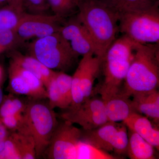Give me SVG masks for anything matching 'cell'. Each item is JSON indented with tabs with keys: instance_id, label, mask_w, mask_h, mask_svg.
<instances>
[{
	"instance_id": "obj_1",
	"label": "cell",
	"mask_w": 159,
	"mask_h": 159,
	"mask_svg": "<svg viewBox=\"0 0 159 159\" xmlns=\"http://www.w3.org/2000/svg\"><path fill=\"white\" fill-rule=\"evenodd\" d=\"M77 17L86 28L102 59L119 31V15L99 0H84L78 5Z\"/></svg>"
},
{
	"instance_id": "obj_2",
	"label": "cell",
	"mask_w": 159,
	"mask_h": 159,
	"mask_svg": "<svg viewBox=\"0 0 159 159\" xmlns=\"http://www.w3.org/2000/svg\"><path fill=\"white\" fill-rule=\"evenodd\" d=\"M124 81L122 92L129 97L139 93L157 89L159 43H138Z\"/></svg>"
},
{
	"instance_id": "obj_3",
	"label": "cell",
	"mask_w": 159,
	"mask_h": 159,
	"mask_svg": "<svg viewBox=\"0 0 159 159\" xmlns=\"http://www.w3.org/2000/svg\"><path fill=\"white\" fill-rule=\"evenodd\" d=\"M138 43L123 34L107 50L101 65L104 77L99 89L101 97L121 91L120 86L125 80Z\"/></svg>"
},
{
	"instance_id": "obj_4",
	"label": "cell",
	"mask_w": 159,
	"mask_h": 159,
	"mask_svg": "<svg viewBox=\"0 0 159 159\" xmlns=\"http://www.w3.org/2000/svg\"><path fill=\"white\" fill-rule=\"evenodd\" d=\"M28 49L30 55L53 70H69L79 57L59 32L36 39Z\"/></svg>"
},
{
	"instance_id": "obj_5",
	"label": "cell",
	"mask_w": 159,
	"mask_h": 159,
	"mask_svg": "<svg viewBox=\"0 0 159 159\" xmlns=\"http://www.w3.org/2000/svg\"><path fill=\"white\" fill-rule=\"evenodd\" d=\"M119 31L136 42L159 43V1L148 9L119 15Z\"/></svg>"
},
{
	"instance_id": "obj_6",
	"label": "cell",
	"mask_w": 159,
	"mask_h": 159,
	"mask_svg": "<svg viewBox=\"0 0 159 159\" xmlns=\"http://www.w3.org/2000/svg\"><path fill=\"white\" fill-rule=\"evenodd\" d=\"M24 115L25 125L34 140L36 157H40L45 153L58 124L56 114L48 104L33 102L26 105Z\"/></svg>"
},
{
	"instance_id": "obj_7",
	"label": "cell",
	"mask_w": 159,
	"mask_h": 159,
	"mask_svg": "<svg viewBox=\"0 0 159 159\" xmlns=\"http://www.w3.org/2000/svg\"><path fill=\"white\" fill-rule=\"evenodd\" d=\"M81 139L107 152L122 155L126 153L128 130L123 122L108 121L92 130H83Z\"/></svg>"
},
{
	"instance_id": "obj_8",
	"label": "cell",
	"mask_w": 159,
	"mask_h": 159,
	"mask_svg": "<svg viewBox=\"0 0 159 159\" xmlns=\"http://www.w3.org/2000/svg\"><path fill=\"white\" fill-rule=\"evenodd\" d=\"M82 130L68 121L58 123L46 150L50 159H77V147Z\"/></svg>"
},
{
	"instance_id": "obj_9",
	"label": "cell",
	"mask_w": 159,
	"mask_h": 159,
	"mask_svg": "<svg viewBox=\"0 0 159 159\" xmlns=\"http://www.w3.org/2000/svg\"><path fill=\"white\" fill-rule=\"evenodd\" d=\"M65 19L55 15L32 14L25 12L14 29L23 42L36 38H41L59 32Z\"/></svg>"
},
{
	"instance_id": "obj_10",
	"label": "cell",
	"mask_w": 159,
	"mask_h": 159,
	"mask_svg": "<svg viewBox=\"0 0 159 159\" xmlns=\"http://www.w3.org/2000/svg\"><path fill=\"white\" fill-rule=\"evenodd\" d=\"M61 116L72 124L80 125L84 130H92L108 122L101 98L90 97L78 106L68 108Z\"/></svg>"
},
{
	"instance_id": "obj_11",
	"label": "cell",
	"mask_w": 159,
	"mask_h": 159,
	"mask_svg": "<svg viewBox=\"0 0 159 159\" xmlns=\"http://www.w3.org/2000/svg\"><path fill=\"white\" fill-rule=\"evenodd\" d=\"M9 86L15 94L34 99L48 98L47 89L36 76L10 61L9 68Z\"/></svg>"
},
{
	"instance_id": "obj_12",
	"label": "cell",
	"mask_w": 159,
	"mask_h": 159,
	"mask_svg": "<svg viewBox=\"0 0 159 159\" xmlns=\"http://www.w3.org/2000/svg\"><path fill=\"white\" fill-rule=\"evenodd\" d=\"M59 33L68 42L78 56L96 54V48L93 40L77 16L65 22L60 29Z\"/></svg>"
},
{
	"instance_id": "obj_13",
	"label": "cell",
	"mask_w": 159,
	"mask_h": 159,
	"mask_svg": "<svg viewBox=\"0 0 159 159\" xmlns=\"http://www.w3.org/2000/svg\"><path fill=\"white\" fill-rule=\"evenodd\" d=\"M94 55L89 54L82 56L72 76L80 84L84 101L91 97L94 82L101 70L102 60Z\"/></svg>"
},
{
	"instance_id": "obj_14",
	"label": "cell",
	"mask_w": 159,
	"mask_h": 159,
	"mask_svg": "<svg viewBox=\"0 0 159 159\" xmlns=\"http://www.w3.org/2000/svg\"><path fill=\"white\" fill-rule=\"evenodd\" d=\"M101 99L104 102L108 121L123 122L132 113L135 112L130 97L122 91L101 97Z\"/></svg>"
},
{
	"instance_id": "obj_15",
	"label": "cell",
	"mask_w": 159,
	"mask_h": 159,
	"mask_svg": "<svg viewBox=\"0 0 159 159\" xmlns=\"http://www.w3.org/2000/svg\"><path fill=\"white\" fill-rule=\"evenodd\" d=\"M122 122L127 128L136 133L159 150V129L153 127L147 117L140 115L137 112H134Z\"/></svg>"
},
{
	"instance_id": "obj_16",
	"label": "cell",
	"mask_w": 159,
	"mask_h": 159,
	"mask_svg": "<svg viewBox=\"0 0 159 159\" xmlns=\"http://www.w3.org/2000/svg\"><path fill=\"white\" fill-rule=\"evenodd\" d=\"M11 61L16 64L34 74L39 78L46 89L56 72L44 65L31 55H23L19 52L13 51L11 54Z\"/></svg>"
},
{
	"instance_id": "obj_17",
	"label": "cell",
	"mask_w": 159,
	"mask_h": 159,
	"mask_svg": "<svg viewBox=\"0 0 159 159\" xmlns=\"http://www.w3.org/2000/svg\"><path fill=\"white\" fill-rule=\"evenodd\" d=\"M133 107L135 112L144 114L158 122L159 93L157 89L139 93L132 96Z\"/></svg>"
},
{
	"instance_id": "obj_18",
	"label": "cell",
	"mask_w": 159,
	"mask_h": 159,
	"mask_svg": "<svg viewBox=\"0 0 159 159\" xmlns=\"http://www.w3.org/2000/svg\"><path fill=\"white\" fill-rule=\"evenodd\" d=\"M128 129V128H127ZM126 153L131 159H157L154 147L134 131L129 129Z\"/></svg>"
},
{
	"instance_id": "obj_19",
	"label": "cell",
	"mask_w": 159,
	"mask_h": 159,
	"mask_svg": "<svg viewBox=\"0 0 159 159\" xmlns=\"http://www.w3.org/2000/svg\"><path fill=\"white\" fill-rule=\"evenodd\" d=\"M119 15L145 10L154 4V0H99Z\"/></svg>"
},
{
	"instance_id": "obj_20",
	"label": "cell",
	"mask_w": 159,
	"mask_h": 159,
	"mask_svg": "<svg viewBox=\"0 0 159 159\" xmlns=\"http://www.w3.org/2000/svg\"><path fill=\"white\" fill-rule=\"evenodd\" d=\"M25 12L24 9L9 4L0 9V30H14Z\"/></svg>"
},
{
	"instance_id": "obj_21",
	"label": "cell",
	"mask_w": 159,
	"mask_h": 159,
	"mask_svg": "<svg viewBox=\"0 0 159 159\" xmlns=\"http://www.w3.org/2000/svg\"><path fill=\"white\" fill-rule=\"evenodd\" d=\"M119 159V157L112 155L81 139L78 142L77 159Z\"/></svg>"
},
{
	"instance_id": "obj_22",
	"label": "cell",
	"mask_w": 159,
	"mask_h": 159,
	"mask_svg": "<svg viewBox=\"0 0 159 159\" xmlns=\"http://www.w3.org/2000/svg\"><path fill=\"white\" fill-rule=\"evenodd\" d=\"M50 8L54 14L66 19L78 10V0H48Z\"/></svg>"
},
{
	"instance_id": "obj_23",
	"label": "cell",
	"mask_w": 159,
	"mask_h": 159,
	"mask_svg": "<svg viewBox=\"0 0 159 159\" xmlns=\"http://www.w3.org/2000/svg\"><path fill=\"white\" fill-rule=\"evenodd\" d=\"M0 159H22L20 142L17 132L14 131L6 139L5 147L0 153Z\"/></svg>"
},
{
	"instance_id": "obj_24",
	"label": "cell",
	"mask_w": 159,
	"mask_h": 159,
	"mask_svg": "<svg viewBox=\"0 0 159 159\" xmlns=\"http://www.w3.org/2000/svg\"><path fill=\"white\" fill-rule=\"evenodd\" d=\"M47 90L49 100L48 105L51 109L68 108V105L58 89L54 76L49 83Z\"/></svg>"
},
{
	"instance_id": "obj_25",
	"label": "cell",
	"mask_w": 159,
	"mask_h": 159,
	"mask_svg": "<svg viewBox=\"0 0 159 159\" xmlns=\"http://www.w3.org/2000/svg\"><path fill=\"white\" fill-rule=\"evenodd\" d=\"M26 105L21 100L16 97H8L0 106V118L25 111Z\"/></svg>"
},
{
	"instance_id": "obj_26",
	"label": "cell",
	"mask_w": 159,
	"mask_h": 159,
	"mask_svg": "<svg viewBox=\"0 0 159 159\" xmlns=\"http://www.w3.org/2000/svg\"><path fill=\"white\" fill-rule=\"evenodd\" d=\"M54 78L58 89L69 107L72 101V77L65 72L58 71L55 73Z\"/></svg>"
},
{
	"instance_id": "obj_27",
	"label": "cell",
	"mask_w": 159,
	"mask_h": 159,
	"mask_svg": "<svg viewBox=\"0 0 159 159\" xmlns=\"http://www.w3.org/2000/svg\"><path fill=\"white\" fill-rule=\"evenodd\" d=\"M23 43L14 30H0V52L15 48Z\"/></svg>"
},
{
	"instance_id": "obj_28",
	"label": "cell",
	"mask_w": 159,
	"mask_h": 159,
	"mask_svg": "<svg viewBox=\"0 0 159 159\" xmlns=\"http://www.w3.org/2000/svg\"><path fill=\"white\" fill-rule=\"evenodd\" d=\"M23 6L32 14H45L50 8L48 0H23Z\"/></svg>"
},
{
	"instance_id": "obj_29",
	"label": "cell",
	"mask_w": 159,
	"mask_h": 159,
	"mask_svg": "<svg viewBox=\"0 0 159 159\" xmlns=\"http://www.w3.org/2000/svg\"><path fill=\"white\" fill-rule=\"evenodd\" d=\"M0 120L7 129L16 131L24 125L25 122L24 112L0 118Z\"/></svg>"
},
{
	"instance_id": "obj_30",
	"label": "cell",
	"mask_w": 159,
	"mask_h": 159,
	"mask_svg": "<svg viewBox=\"0 0 159 159\" xmlns=\"http://www.w3.org/2000/svg\"><path fill=\"white\" fill-rule=\"evenodd\" d=\"M7 129L0 120V142L6 141L9 134Z\"/></svg>"
},
{
	"instance_id": "obj_31",
	"label": "cell",
	"mask_w": 159,
	"mask_h": 159,
	"mask_svg": "<svg viewBox=\"0 0 159 159\" xmlns=\"http://www.w3.org/2000/svg\"><path fill=\"white\" fill-rule=\"evenodd\" d=\"M23 0H9L8 3L9 5L16 6L18 8H22L24 9L23 8Z\"/></svg>"
},
{
	"instance_id": "obj_32",
	"label": "cell",
	"mask_w": 159,
	"mask_h": 159,
	"mask_svg": "<svg viewBox=\"0 0 159 159\" xmlns=\"http://www.w3.org/2000/svg\"><path fill=\"white\" fill-rule=\"evenodd\" d=\"M3 99H4V97H3V91L2 90V89L0 87V106L2 102Z\"/></svg>"
},
{
	"instance_id": "obj_33",
	"label": "cell",
	"mask_w": 159,
	"mask_h": 159,
	"mask_svg": "<svg viewBox=\"0 0 159 159\" xmlns=\"http://www.w3.org/2000/svg\"><path fill=\"white\" fill-rule=\"evenodd\" d=\"M9 0H0V6L6 2H8Z\"/></svg>"
},
{
	"instance_id": "obj_34",
	"label": "cell",
	"mask_w": 159,
	"mask_h": 159,
	"mask_svg": "<svg viewBox=\"0 0 159 159\" xmlns=\"http://www.w3.org/2000/svg\"><path fill=\"white\" fill-rule=\"evenodd\" d=\"M2 68L0 66V82L2 80Z\"/></svg>"
},
{
	"instance_id": "obj_35",
	"label": "cell",
	"mask_w": 159,
	"mask_h": 159,
	"mask_svg": "<svg viewBox=\"0 0 159 159\" xmlns=\"http://www.w3.org/2000/svg\"><path fill=\"white\" fill-rule=\"evenodd\" d=\"M79 1V2H82V1H84V0H78Z\"/></svg>"
}]
</instances>
